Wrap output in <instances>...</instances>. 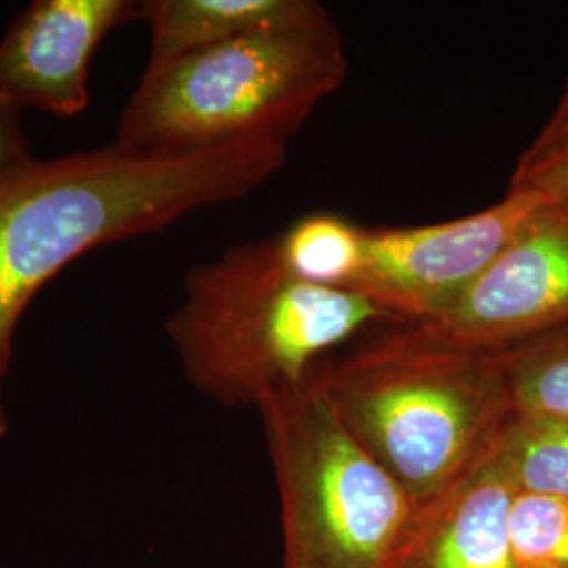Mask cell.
<instances>
[{
  "instance_id": "cell-7",
  "label": "cell",
  "mask_w": 568,
  "mask_h": 568,
  "mask_svg": "<svg viewBox=\"0 0 568 568\" xmlns=\"http://www.w3.org/2000/svg\"><path fill=\"white\" fill-rule=\"evenodd\" d=\"M422 325L490 354L567 326L568 201L541 204L466 295Z\"/></svg>"
},
{
  "instance_id": "cell-5",
  "label": "cell",
  "mask_w": 568,
  "mask_h": 568,
  "mask_svg": "<svg viewBox=\"0 0 568 568\" xmlns=\"http://www.w3.org/2000/svg\"><path fill=\"white\" fill-rule=\"evenodd\" d=\"M276 476L283 568H394L422 506L337 417L316 375L257 406Z\"/></svg>"
},
{
  "instance_id": "cell-15",
  "label": "cell",
  "mask_w": 568,
  "mask_h": 568,
  "mask_svg": "<svg viewBox=\"0 0 568 568\" xmlns=\"http://www.w3.org/2000/svg\"><path fill=\"white\" fill-rule=\"evenodd\" d=\"M508 190L549 203L568 201V81L548 122L518 159Z\"/></svg>"
},
{
  "instance_id": "cell-12",
  "label": "cell",
  "mask_w": 568,
  "mask_h": 568,
  "mask_svg": "<svg viewBox=\"0 0 568 568\" xmlns=\"http://www.w3.org/2000/svg\"><path fill=\"white\" fill-rule=\"evenodd\" d=\"M518 417L568 424V325L499 354Z\"/></svg>"
},
{
  "instance_id": "cell-17",
  "label": "cell",
  "mask_w": 568,
  "mask_h": 568,
  "mask_svg": "<svg viewBox=\"0 0 568 568\" xmlns=\"http://www.w3.org/2000/svg\"><path fill=\"white\" fill-rule=\"evenodd\" d=\"M9 434V417H7V408L2 405V398H0V440Z\"/></svg>"
},
{
  "instance_id": "cell-2",
  "label": "cell",
  "mask_w": 568,
  "mask_h": 568,
  "mask_svg": "<svg viewBox=\"0 0 568 568\" xmlns=\"http://www.w3.org/2000/svg\"><path fill=\"white\" fill-rule=\"evenodd\" d=\"M366 453L424 508L483 466L516 417L499 354L389 325L316 368Z\"/></svg>"
},
{
  "instance_id": "cell-11",
  "label": "cell",
  "mask_w": 568,
  "mask_h": 568,
  "mask_svg": "<svg viewBox=\"0 0 568 568\" xmlns=\"http://www.w3.org/2000/svg\"><path fill=\"white\" fill-rule=\"evenodd\" d=\"M272 241L291 274L335 291H352L365 257V227L335 213H310Z\"/></svg>"
},
{
  "instance_id": "cell-3",
  "label": "cell",
  "mask_w": 568,
  "mask_h": 568,
  "mask_svg": "<svg viewBox=\"0 0 568 568\" xmlns=\"http://www.w3.org/2000/svg\"><path fill=\"white\" fill-rule=\"evenodd\" d=\"M389 325L400 323L365 295L291 274L267 239L194 265L164 331L190 386L217 405L257 408L337 347Z\"/></svg>"
},
{
  "instance_id": "cell-10",
  "label": "cell",
  "mask_w": 568,
  "mask_h": 568,
  "mask_svg": "<svg viewBox=\"0 0 568 568\" xmlns=\"http://www.w3.org/2000/svg\"><path fill=\"white\" fill-rule=\"evenodd\" d=\"M331 20L314 0H145L140 21L150 32V60L163 61L241 41Z\"/></svg>"
},
{
  "instance_id": "cell-14",
  "label": "cell",
  "mask_w": 568,
  "mask_h": 568,
  "mask_svg": "<svg viewBox=\"0 0 568 568\" xmlns=\"http://www.w3.org/2000/svg\"><path fill=\"white\" fill-rule=\"evenodd\" d=\"M509 541L516 568H568V499L518 490Z\"/></svg>"
},
{
  "instance_id": "cell-4",
  "label": "cell",
  "mask_w": 568,
  "mask_h": 568,
  "mask_svg": "<svg viewBox=\"0 0 568 568\" xmlns=\"http://www.w3.org/2000/svg\"><path fill=\"white\" fill-rule=\"evenodd\" d=\"M347 77L335 20L148 61L114 142L183 154L243 140L288 143Z\"/></svg>"
},
{
  "instance_id": "cell-6",
  "label": "cell",
  "mask_w": 568,
  "mask_h": 568,
  "mask_svg": "<svg viewBox=\"0 0 568 568\" xmlns=\"http://www.w3.org/2000/svg\"><path fill=\"white\" fill-rule=\"evenodd\" d=\"M544 203L508 190L499 203L459 220L365 227V257L352 291L400 325L432 323L466 295Z\"/></svg>"
},
{
  "instance_id": "cell-16",
  "label": "cell",
  "mask_w": 568,
  "mask_h": 568,
  "mask_svg": "<svg viewBox=\"0 0 568 568\" xmlns=\"http://www.w3.org/2000/svg\"><path fill=\"white\" fill-rule=\"evenodd\" d=\"M32 156L23 131V110L0 91V166L20 163Z\"/></svg>"
},
{
  "instance_id": "cell-1",
  "label": "cell",
  "mask_w": 568,
  "mask_h": 568,
  "mask_svg": "<svg viewBox=\"0 0 568 568\" xmlns=\"http://www.w3.org/2000/svg\"><path fill=\"white\" fill-rule=\"evenodd\" d=\"M286 164V143L243 140L183 154L116 142L0 166V398L28 305L108 244L248 196Z\"/></svg>"
},
{
  "instance_id": "cell-8",
  "label": "cell",
  "mask_w": 568,
  "mask_h": 568,
  "mask_svg": "<svg viewBox=\"0 0 568 568\" xmlns=\"http://www.w3.org/2000/svg\"><path fill=\"white\" fill-rule=\"evenodd\" d=\"M140 21L131 0H34L0 39V91L20 110L74 119L89 105V70L108 34Z\"/></svg>"
},
{
  "instance_id": "cell-13",
  "label": "cell",
  "mask_w": 568,
  "mask_h": 568,
  "mask_svg": "<svg viewBox=\"0 0 568 568\" xmlns=\"http://www.w3.org/2000/svg\"><path fill=\"white\" fill-rule=\"evenodd\" d=\"M495 457L518 490L568 499V424L516 415Z\"/></svg>"
},
{
  "instance_id": "cell-9",
  "label": "cell",
  "mask_w": 568,
  "mask_h": 568,
  "mask_svg": "<svg viewBox=\"0 0 568 568\" xmlns=\"http://www.w3.org/2000/svg\"><path fill=\"white\" fill-rule=\"evenodd\" d=\"M518 495L495 453L422 508L394 568H516L509 516Z\"/></svg>"
}]
</instances>
